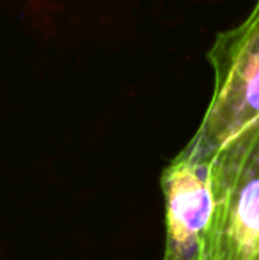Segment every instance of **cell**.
I'll list each match as a JSON object with an SVG mask.
<instances>
[{
    "mask_svg": "<svg viewBox=\"0 0 259 260\" xmlns=\"http://www.w3.org/2000/svg\"><path fill=\"white\" fill-rule=\"evenodd\" d=\"M210 188L199 260H259V119L213 154Z\"/></svg>",
    "mask_w": 259,
    "mask_h": 260,
    "instance_id": "obj_1",
    "label": "cell"
},
{
    "mask_svg": "<svg viewBox=\"0 0 259 260\" xmlns=\"http://www.w3.org/2000/svg\"><path fill=\"white\" fill-rule=\"evenodd\" d=\"M213 62L217 68L213 101L188 144L210 161L225 142L259 119V0L245 23L220 36Z\"/></svg>",
    "mask_w": 259,
    "mask_h": 260,
    "instance_id": "obj_2",
    "label": "cell"
},
{
    "mask_svg": "<svg viewBox=\"0 0 259 260\" xmlns=\"http://www.w3.org/2000/svg\"><path fill=\"white\" fill-rule=\"evenodd\" d=\"M165 251L162 260H199L211 214L210 159L187 145L163 170Z\"/></svg>",
    "mask_w": 259,
    "mask_h": 260,
    "instance_id": "obj_3",
    "label": "cell"
}]
</instances>
